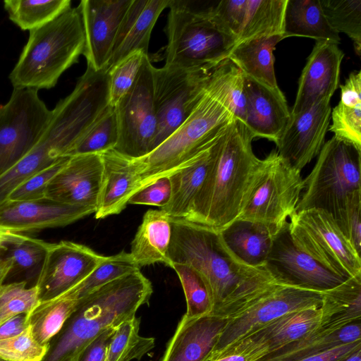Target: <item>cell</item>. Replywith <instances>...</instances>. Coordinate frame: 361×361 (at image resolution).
I'll return each mask as SVG.
<instances>
[{
    "label": "cell",
    "mask_w": 361,
    "mask_h": 361,
    "mask_svg": "<svg viewBox=\"0 0 361 361\" xmlns=\"http://www.w3.org/2000/svg\"><path fill=\"white\" fill-rule=\"evenodd\" d=\"M152 291L150 281L138 270L90 292L79 300L42 361H75L102 333L135 317Z\"/></svg>",
    "instance_id": "obj_4"
},
{
    "label": "cell",
    "mask_w": 361,
    "mask_h": 361,
    "mask_svg": "<svg viewBox=\"0 0 361 361\" xmlns=\"http://www.w3.org/2000/svg\"><path fill=\"white\" fill-rule=\"evenodd\" d=\"M0 361H3V360H0Z\"/></svg>",
    "instance_id": "obj_57"
},
{
    "label": "cell",
    "mask_w": 361,
    "mask_h": 361,
    "mask_svg": "<svg viewBox=\"0 0 361 361\" xmlns=\"http://www.w3.org/2000/svg\"><path fill=\"white\" fill-rule=\"evenodd\" d=\"M219 233L226 247L238 259L251 267L266 264L273 236L264 227L237 219Z\"/></svg>",
    "instance_id": "obj_30"
},
{
    "label": "cell",
    "mask_w": 361,
    "mask_h": 361,
    "mask_svg": "<svg viewBox=\"0 0 361 361\" xmlns=\"http://www.w3.org/2000/svg\"><path fill=\"white\" fill-rule=\"evenodd\" d=\"M303 183L296 212L317 208L333 215L350 193L361 190V149L332 137Z\"/></svg>",
    "instance_id": "obj_10"
},
{
    "label": "cell",
    "mask_w": 361,
    "mask_h": 361,
    "mask_svg": "<svg viewBox=\"0 0 361 361\" xmlns=\"http://www.w3.org/2000/svg\"><path fill=\"white\" fill-rule=\"evenodd\" d=\"M341 361H361L360 350H357Z\"/></svg>",
    "instance_id": "obj_56"
},
{
    "label": "cell",
    "mask_w": 361,
    "mask_h": 361,
    "mask_svg": "<svg viewBox=\"0 0 361 361\" xmlns=\"http://www.w3.org/2000/svg\"><path fill=\"white\" fill-rule=\"evenodd\" d=\"M164 66L210 72L224 61L235 38L222 30L208 9L197 10L183 0H171Z\"/></svg>",
    "instance_id": "obj_7"
},
{
    "label": "cell",
    "mask_w": 361,
    "mask_h": 361,
    "mask_svg": "<svg viewBox=\"0 0 361 361\" xmlns=\"http://www.w3.org/2000/svg\"><path fill=\"white\" fill-rule=\"evenodd\" d=\"M118 126L114 106L107 105L66 157L102 154L113 149L118 141Z\"/></svg>",
    "instance_id": "obj_37"
},
{
    "label": "cell",
    "mask_w": 361,
    "mask_h": 361,
    "mask_svg": "<svg viewBox=\"0 0 361 361\" xmlns=\"http://www.w3.org/2000/svg\"><path fill=\"white\" fill-rule=\"evenodd\" d=\"M105 258L77 243H50L35 284L40 302L54 298L82 281Z\"/></svg>",
    "instance_id": "obj_15"
},
{
    "label": "cell",
    "mask_w": 361,
    "mask_h": 361,
    "mask_svg": "<svg viewBox=\"0 0 361 361\" xmlns=\"http://www.w3.org/2000/svg\"><path fill=\"white\" fill-rule=\"evenodd\" d=\"M49 245L26 235L20 241L10 245L3 254L11 263L7 278L11 275L23 276L27 284L28 281L33 279L37 282Z\"/></svg>",
    "instance_id": "obj_38"
},
{
    "label": "cell",
    "mask_w": 361,
    "mask_h": 361,
    "mask_svg": "<svg viewBox=\"0 0 361 361\" xmlns=\"http://www.w3.org/2000/svg\"><path fill=\"white\" fill-rule=\"evenodd\" d=\"M69 157H61L51 166L24 180L10 193L7 200L27 201L44 197L49 182L63 167Z\"/></svg>",
    "instance_id": "obj_46"
},
{
    "label": "cell",
    "mask_w": 361,
    "mask_h": 361,
    "mask_svg": "<svg viewBox=\"0 0 361 361\" xmlns=\"http://www.w3.org/2000/svg\"><path fill=\"white\" fill-rule=\"evenodd\" d=\"M140 269L130 253L122 251L106 256L88 276L68 291L80 300L94 290Z\"/></svg>",
    "instance_id": "obj_40"
},
{
    "label": "cell",
    "mask_w": 361,
    "mask_h": 361,
    "mask_svg": "<svg viewBox=\"0 0 361 361\" xmlns=\"http://www.w3.org/2000/svg\"><path fill=\"white\" fill-rule=\"evenodd\" d=\"M153 68L147 55L134 84L114 106L118 137L113 150L129 159L152 150L157 131Z\"/></svg>",
    "instance_id": "obj_13"
},
{
    "label": "cell",
    "mask_w": 361,
    "mask_h": 361,
    "mask_svg": "<svg viewBox=\"0 0 361 361\" xmlns=\"http://www.w3.org/2000/svg\"><path fill=\"white\" fill-rule=\"evenodd\" d=\"M132 0H82L78 5L85 33L82 54L95 71L106 68L121 20Z\"/></svg>",
    "instance_id": "obj_19"
},
{
    "label": "cell",
    "mask_w": 361,
    "mask_h": 361,
    "mask_svg": "<svg viewBox=\"0 0 361 361\" xmlns=\"http://www.w3.org/2000/svg\"><path fill=\"white\" fill-rule=\"evenodd\" d=\"M28 326V314H18L0 326V339L18 336L23 332Z\"/></svg>",
    "instance_id": "obj_52"
},
{
    "label": "cell",
    "mask_w": 361,
    "mask_h": 361,
    "mask_svg": "<svg viewBox=\"0 0 361 361\" xmlns=\"http://www.w3.org/2000/svg\"><path fill=\"white\" fill-rule=\"evenodd\" d=\"M51 116L37 90L13 89L0 105V177L32 149Z\"/></svg>",
    "instance_id": "obj_12"
},
{
    "label": "cell",
    "mask_w": 361,
    "mask_h": 361,
    "mask_svg": "<svg viewBox=\"0 0 361 361\" xmlns=\"http://www.w3.org/2000/svg\"><path fill=\"white\" fill-rule=\"evenodd\" d=\"M343 57L338 44L316 42L299 78L290 114H298L324 101L330 102L339 85Z\"/></svg>",
    "instance_id": "obj_20"
},
{
    "label": "cell",
    "mask_w": 361,
    "mask_h": 361,
    "mask_svg": "<svg viewBox=\"0 0 361 361\" xmlns=\"http://www.w3.org/2000/svg\"><path fill=\"white\" fill-rule=\"evenodd\" d=\"M25 235L6 231L0 227V253L4 254L8 247L20 241Z\"/></svg>",
    "instance_id": "obj_53"
},
{
    "label": "cell",
    "mask_w": 361,
    "mask_h": 361,
    "mask_svg": "<svg viewBox=\"0 0 361 361\" xmlns=\"http://www.w3.org/2000/svg\"><path fill=\"white\" fill-rule=\"evenodd\" d=\"M170 267L176 272L183 289L187 306L185 314L190 318L210 314L212 297L204 276L188 264L173 263Z\"/></svg>",
    "instance_id": "obj_39"
},
{
    "label": "cell",
    "mask_w": 361,
    "mask_h": 361,
    "mask_svg": "<svg viewBox=\"0 0 361 361\" xmlns=\"http://www.w3.org/2000/svg\"><path fill=\"white\" fill-rule=\"evenodd\" d=\"M246 8V0H222L208 11L214 21L235 38L240 31Z\"/></svg>",
    "instance_id": "obj_47"
},
{
    "label": "cell",
    "mask_w": 361,
    "mask_h": 361,
    "mask_svg": "<svg viewBox=\"0 0 361 361\" xmlns=\"http://www.w3.org/2000/svg\"><path fill=\"white\" fill-rule=\"evenodd\" d=\"M103 176L94 216L104 219L120 214L141 185L140 177L129 158L113 149L101 154Z\"/></svg>",
    "instance_id": "obj_26"
},
{
    "label": "cell",
    "mask_w": 361,
    "mask_h": 361,
    "mask_svg": "<svg viewBox=\"0 0 361 361\" xmlns=\"http://www.w3.org/2000/svg\"><path fill=\"white\" fill-rule=\"evenodd\" d=\"M85 47L78 7H70L47 24L30 31L29 38L10 73L13 89H50L77 62Z\"/></svg>",
    "instance_id": "obj_5"
},
{
    "label": "cell",
    "mask_w": 361,
    "mask_h": 361,
    "mask_svg": "<svg viewBox=\"0 0 361 361\" xmlns=\"http://www.w3.org/2000/svg\"><path fill=\"white\" fill-rule=\"evenodd\" d=\"M330 102L324 101L290 118L276 144L278 154L301 170L322 149L331 119Z\"/></svg>",
    "instance_id": "obj_18"
},
{
    "label": "cell",
    "mask_w": 361,
    "mask_h": 361,
    "mask_svg": "<svg viewBox=\"0 0 361 361\" xmlns=\"http://www.w3.org/2000/svg\"><path fill=\"white\" fill-rule=\"evenodd\" d=\"M254 138L239 120L228 126L214 143L211 166L185 220L220 232L238 219L260 161Z\"/></svg>",
    "instance_id": "obj_2"
},
{
    "label": "cell",
    "mask_w": 361,
    "mask_h": 361,
    "mask_svg": "<svg viewBox=\"0 0 361 361\" xmlns=\"http://www.w3.org/2000/svg\"><path fill=\"white\" fill-rule=\"evenodd\" d=\"M303 188L301 171L274 149L260 159L237 219L261 225L274 237L296 212Z\"/></svg>",
    "instance_id": "obj_8"
},
{
    "label": "cell",
    "mask_w": 361,
    "mask_h": 361,
    "mask_svg": "<svg viewBox=\"0 0 361 361\" xmlns=\"http://www.w3.org/2000/svg\"><path fill=\"white\" fill-rule=\"evenodd\" d=\"M11 268V262L0 253V286L5 283Z\"/></svg>",
    "instance_id": "obj_54"
},
{
    "label": "cell",
    "mask_w": 361,
    "mask_h": 361,
    "mask_svg": "<svg viewBox=\"0 0 361 361\" xmlns=\"http://www.w3.org/2000/svg\"><path fill=\"white\" fill-rule=\"evenodd\" d=\"M235 69L226 61L212 71L201 99L186 121L149 154L130 159L140 177V188L209 147L236 119L230 96Z\"/></svg>",
    "instance_id": "obj_1"
},
{
    "label": "cell",
    "mask_w": 361,
    "mask_h": 361,
    "mask_svg": "<svg viewBox=\"0 0 361 361\" xmlns=\"http://www.w3.org/2000/svg\"><path fill=\"white\" fill-rule=\"evenodd\" d=\"M360 341L336 346L329 350L297 361H341L360 350Z\"/></svg>",
    "instance_id": "obj_51"
},
{
    "label": "cell",
    "mask_w": 361,
    "mask_h": 361,
    "mask_svg": "<svg viewBox=\"0 0 361 361\" xmlns=\"http://www.w3.org/2000/svg\"></svg>",
    "instance_id": "obj_58"
},
{
    "label": "cell",
    "mask_w": 361,
    "mask_h": 361,
    "mask_svg": "<svg viewBox=\"0 0 361 361\" xmlns=\"http://www.w3.org/2000/svg\"><path fill=\"white\" fill-rule=\"evenodd\" d=\"M171 0H132L119 25L106 66L109 71L129 54H148L152 30Z\"/></svg>",
    "instance_id": "obj_24"
},
{
    "label": "cell",
    "mask_w": 361,
    "mask_h": 361,
    "mask_svg": "<svg viewBox=\"0 0 361 361\" xmlns=\"http://www.w3.org/2000/svg\"><path fill=\"white\" fill-rule=\"evenodd\" d=\"M324 13L337 32L351 39L355 52L361 54V0H319Z\"/></svg>",
    "instance_id": "obj_41"
},
{
    "label": "cell",
    "mask_w": 361,
    "mask_h": 361,
    "mask_svg": "<svg viewBox=\"0 0 361 361\" xmlns=\"http://www.w3.org/2000/svg\"><path fill=\"white\" fill-rule=\"evenodd\" d=\"M171 219L169 267L173 263L188 264L204 276L211 290L213 312L260 267L238 259L219 232L183 219Z\"/></svg>",
    "instance_id": "obj_6"
},
{
    "label": "cell",
    "mask_w": 361,
    "mask_h": 361,
    "mask_svg": "<svg viewBox=\"0 0 361 361\" xmlns=\"http://www.w3.org/2000/svg\"><path fill=\"white\" fill-rule=\"evenodd\" d=\"M116 328L106 330L80 352L75 361H105L109 343Z\"/></svg>",
    "instance_id": "obj_49"
},
{
    "label": "cell",
    "mask_w": 361,
    "mask_h": 361,
    "mask_svg": "<svg viewBox=\"0 0 361 361\" xmlns=\"http://www.w3.org/2000/svg\"><path fill=\"white\" fill-rule=\"evenodd\" d=\"M78 302L79 300L68 291L40 302L28 314V323L36 340L42 345H49L74 312Z\"/></svg>",
    "instance_id": "obj_34"
},
{
    "label": "cell",
    "mask_w": 361,
    "mask_h": 361,
    "mask_svg": "<svg viewBox=\"0 0 361 361\" xmlns=\"http://www.w3.org/2000/svg\"><path fill=\"white\" fill-rule=\"evenodd\" d=\"M230 96L236 119L245 124L246 118V96L244 75L235 68L231 84Z\"/></svg>",
    "instance_id": "obj_50"
},
{
    "label": "cell",
    "mask_w": 361,
    "mask_h": 361,
    "mask_svg": "<svg viewBox=\"0 0 361 361\" xmlns=\"http://www.w3.org/2000/svg\"><path fill=\"white\" fill-rule=\"evenodd\" d=\"M140 319L134 317L116 329L108 346L105 361L140 360L155 346V339L140 335Z\"/></svg>",
    "instance_id": "obj_36"
},
{
    "label": "cell",
    "mask_w": 361,
    "mask_h": 361,
    "mask_svg": "<svg viewBox=\"0 0 361 361\" xmlns=\"http://www.w3.org/2000/svg\"><path fill=\"white\" fill-rule=\"evenodd\" d=\"M246 96L245 125L255 137L277 143L290 118V111L282 91L271 89L244 76Z\"/></svg>",
    "instance_id": "obj_23"
},
{
    "label": "cell",
    "mask_w": 361,
    "mask_h": 361,
    "mask_svg": "<svg viewBox=\"0 0 361 361\" xmlns=\"http://www.w3.org/2000/svg\"><path fill=\"white\" fill-rule=\"evenodd\" d=\"M326 291L288 283L259 267L212 312L226 324L207 361L284 314L322 307Z\"/></svg>",
    "instance_id": "obj_3"
},
{
    "label": "cell",
    "mask_w": 361,
    "mask_h": 361,
    "mask_svg": "<svg viewBox=\"0 0 361 361\" xmlns=\"http://www.w3.org/2000/svg\"><path fill=\"white\" fill-rule=\"evenodd\" d=\"M70 0H6L9 19L23 30H32L56 18L71 6Z\"/></svg>",
    "instance_id": "obj_35"
},
{
    "label": "cell",
    "mask_w": 361,
    "mask_h": 361,
    "mask_svg": "<svg viewBox=\"0 0 361 361\" xmlns=\"http://www.w3.org/2000/svg\"><path fill=\"white\" fill-rule=\"evenodd\" d=\"M95 210L51 198L6 200L0 205V227L16 233L65 226Z\"/></svg>",
    "instance_id": "obj_21"
},
{
    "label": "cell",
    "mask_w": 361,
    "mask_h": 361,
    "mask_svg": "<svg viewBox=\"0 0 361 361\" xmlns=\"http://www.w3.org/2000/svg\"><path fill=\"white\" fill-rule=\"evenodd\" d=\"M361 296L346 309L326 319L300 339L257 361H297L336 346L360 341Z\"/></svg>",
    "instance_id": "obj_17"
},
{
    "label": "cell",
    "mask_w": 361,
    "mask_h": 361,
    "mask_svg": "<svg viewBox=\"0 0 361 361\" xmlns=\"http://www.w3.org/2000/svg\"><path fill=\"white\" fill-rule=\"evenodd\" d=\"M211 72L167 66L160 68L154 66L157 131L152 150L191 114L204 92Z\"/></svg>",
    "instance_id": "obj_14"
},
{
    "label": "cell",
    "mask_w": 361,
    "mask_h": 361,
    "mask_svg": "<svg viewBox=\"0 0 361 361\" xmlns=\"http://www.w3.org/2000/svg\"><path fill=\"white\" fill-rule=\"evenodd\" d=\"M103 169L100 154L70 157L49 182L45 197L96 210Z\"/></svg>",
    "instance_id": "obj_22"
},
{
    "label": "cell",
    "mask_w": 361,
    "mask_h": 361,
    "mask_svg": "<svg viewBox=\"0 0 361 361\" xmlns=\"http://www.w3.org/2000/svg\"><path fill=\"white\" fill-rule=\"evenodd\" d=\"M49 345L39 343L35 338L31 327L20 334L0 339V360L3 361H42Z\"/></svg>",
    "instance_id": "obj_44"
},
{
    "label": "cell",
    "mask_w": 361,
    "mask_h": 361,
    "mask_svg": "<svg viewBox=\"0 0 361 361\" xmlns=\"http://www.w3.org/2000/svg\"><path fill=\"white\" fill-rule=\"evenodd\" d=\"M306 37L338 44L339 34L329 25L319 0H288L283 38Z\"/></svg>",
    "instance_id": "obj_31"
},
{
    "label": "cell",
    "mask_w": 361,
    "mask_h": 361,
    "mask_svg": "<svg viewBox=\"0 0 361 361\" xmlns=\"http://www.w3.org/2000/svg\"><path fill=\"white\" fill-rule=\"evenodd\" d=\"M147 55L141 51H135L108 71L110 106H115L130 90Z\"/></svg>",
    "instance_id": "obj_43"
},
{
    "label": "cell",
    "mask_w": 361,
    "mask_h": 361,
    "mask_svg": "<svg viewBox=\"0 0 361 361\" xmlns=\"http://www.w3.org/2000/svg\"><path fill=\"white\" fill-rule=\"evenodd\" d=\"M288 228L293 243L330 271L345 279L361 274V258L328 212H295Z\"/></svg>",
    "instance_id": "obj_11"
},
{
    "label": "cell",
    "mask_w": 361,
    "mask_h": 361,
    "mask_svg": "<svg viewBox=\"0 0 361 361\" xmlns=\"http://www.w3.org/2000/svg\"><path fill=\"white\" fill-rule=\"evenodd\" d=\"M215 142L168 175L171 185V199L161 209L170 217L187 218L211 166Z\"/></svg>",
    "instance_id": "obj_27"
},
{
    "label": "cell",
    "mask_w": 361,
    "mask_h": 361,
    "mask_svg": "<svg viewBox=\"0 0 361 361\" xmlns=\"http://www.w3.org/2000/svg\"><path fill=\"white\" fill-rule=\"evenodd\" d=\"M209 361H246L245 357L238 354H231Z\"/></svg>",
    "instance_id": "obj_55"
},
{
    "label": "cell",
    "mask_w": 361,
    "mask_h": 361,
    "mask_svg": "<svg viewBox=\"0 0 361 361\" xmlns=\"http://www.w3.org/2000/svg\"><path fill=\"white\" fill-rule=\"evenodd\" d=\"M171 235V217L161 209L147 210L131 243L130 253L138 267L157 262L169 266Z\"/></svg>",
    "instance_id": "obj_28"
},
{
    "label": "cell",
    "mask_w": 361,
    "mask_h": 361,
    "mask_svg": "<svg viewBox=\"0 0 361 361\" xmlns=\"http://www.w3.org/2000/svg\"><path fill=\"white\" fill-rule=\"evenodd\" d=\"M283 39L282 36H271L242 42L233 47L227 60L245 77L271 89H279L274 50Z\"/></svg>",
    "instance_id": "obj_29"
},
{
    "label": "cell",
    "mask_w": 361,
    "mask_h": 361,
    "mask_svg": "<svg viewBox=\"0 0 361 361\" xmlns=\"http://www.w3.org/2000/svg\"><path fill=\"white\" fill-rule=\"evenodd\" d=\"M338 228L356 252L361 251V190L353 191L332 215Z\"/></svg>",
    "instance_id": "obj_45"
},
{
    "label": "cell",
    "mask_w": 361,
    "mask_h": 361,
    "mask_svg": "<svg viewBox=\"0 0 361 361\" xmlns=\"http://www.w3.org/2000/svg\"><path fill=\"white\" fill-rule=\"evenodd\" d=\"M171 185L169 176L159 178L135 192L129 199L128 204L166 207L171 199Z\"/></svg>",
    "instance_id": "obj_48"
},
{
    "label": "cell",
    "mask_w": 361,
    "mask_h": 361,
    "mask_svg": "<svg viewBox=\"0 0 361 361\" xmlns=\"http://www.w3.org/2000/svg\"><path fill=\"white\" fill-rule=\"evenodd\" d=\"M287 1L246 0L243 23L235 45L256 38L271 36L283 37Z\"/></svg>",
    "instance_id": "obj_33"
},
{
    "label": "cell",
    "mask_w": 361,
    "mask_h": 361,
    "mask_svg": "<svg viewBox=\"0 0 361 361\" xmlns=\"http://www.w3.org/2000/svg\"><path fill=\"white\" fill-rule=\"evenodd\" d=\"M225 324L213 314L195 318L184 314L160 361H207Z\"/></svg>",
    "instance_id": "obj_25"
},
{
    "label": "cell",
    "mask_w": 361,
    "mask_h": 361,
    "mask_svg": "<svg viewBox=\"0 0 361 361\" xmlns=\"http://www.w3.org/2000/svg\"><path fill=\"white\" fill-rule=\"evenodd\" d=\"M40 302L36 285L25 281L4 283L0 286V326L20 314H30Z\"/></svg>",
    "instance_id": "obj_42"
},
{
    "label": "cell",
    "mask_w": 361,
    "mask_h": 361,
    "mask_svg": "<svg viewBox=\"0 0 361 361\" xmlns=\"http://www.w3.org/2000/svg\"><path fill=\"white\" fill-rule=\"evenodd\" d=\"M288 224L273 237L266 262V267L276 277L288 283L321 291L332 289L347 279L324 268L299 249L290 236Z\"/></svg>",
    "instance_id": "obj_16"
},
{
    "label": "cell",
    "mask_w": 361,
    "mask_h": 361,
    "mask_svg": "<svg viewBox=\"0 0 361 361\" xmlns=\"http://www.w3.org/2000/svg\"><path fill=\"white\" fill-rule=\"evenodd\" d=\"M340 88L341 99L331 110L329 130L336 138L361 149V71L350 73Z\"/></svg>",
    "instance_id": "obj_32"
},
{
    "label": "cell",
    "mask_w": 361,
    "mask_h": 361,
    "mask_svg": "<svg viewBox=\"0 0 361 361\" xmlns=\"http://www.w3.org/2000/svg\"><path fill=\"white\" fill-rule=\"evenodd\" d=\"M360 294L355 285L344 281L326 291L322 307L290 312L269 322L212 360L238 354L243 355L246 361H257L306 336L326 319L349 307Z\"/></svg>",
    "instance_id": "obj_9"
}]
</instances>
